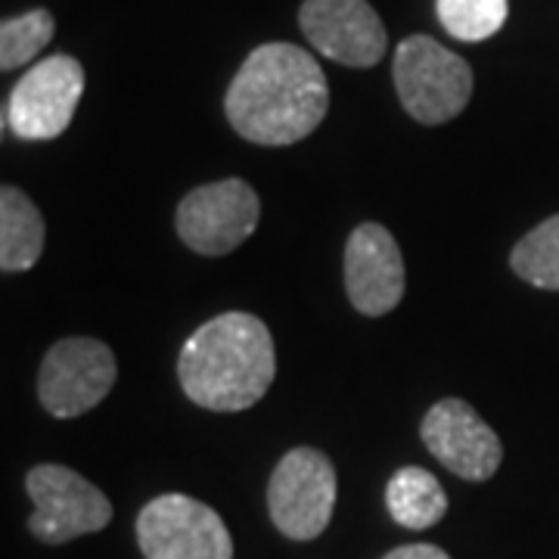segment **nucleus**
Here are the masks:
<instances>
[{
    "instance_id": "nucleus-1",
    "label": "nucleus",
    "mask_w": 559,
    "mask_h": 559,
    "mask_svg": "<svg viewBox=\"0 0 559 559\" xmlns=\"http://www.w3.org/2000/svg\"><path fill=\"white\" fill-rule=\"evenodd\" d=\"M330 109L318 60L296 44H261L234 75L224 112L230 128L259 146H293L314 134Z\"/></svg>"
},
{
    "instance_id": "nucleus-2",
    "label": "nucleus",
    "mask_w": 559,
    "mask_h": 559,
    "mask_svg": "<svg viewBox=\"0 0 559 559\" xmlns=\"http://www.w3.org/2000/svg\"><path fill=\"white\" fill-rule=\"evenodd\" d=\"M277 373V352L264 320L227 311L205 320L183 342L178 380L183 395L215 414H237L259 404Z\"/></svg>"
},
{
    "instance_id": "nucleus-3",
    "label": "nucleus",
    "mask_w": 559,
    "mask_h": 559,
    "mask_svg": "<svg viewBox=\"0 0 559 559\" xmlns=\"http://www.w3.org/2000/svg\"><path fill=\"white\" fill-rule=\"evenodd\" d=\"M392 79L404 112L419 124H444L457 119L473 97L469 62L429 35L401 40L392 62Z\"/></svg>"
},
{
    "instance_id": "nucleus-4",
    "label": "nucleus",
    "mask_w": 559,
    "mask_h": 559,
    "mask_svg": "<svg viewBox=\"0 0 559 559\" xmlns=\"http://www.w3.org/2000/svg\"><path fill=\"white\" fill-rule=\"evenodd\" d=\"M336 466L318 448H293L267 481V510L280 535L314 540L336 510Z\"/></svg>"
},
{
    "instance_id": "nucleus-5",
    "label": "nucleus",
    "mask_w": 559,
    "mask_h": 559,
    "mask_svg": "<svg viewBox=\"0 0 559 559\" xmlns=\"http://www.w3.org/2000/svg\"><path fill=\"white\" fill-rule=\"evenodd\" d=\"M25 491L35 503L28 532L40 544H69L81 535H94L112 522V503L94 481L60 463H40L28 473Z\"/></svg>"
},
{
    "instance_id": "nucleus-6",
    "label": "nucleus",
    "mask_w": 559,
    "mask_h": 559,
    "mask_svg": "<svg viewBox=\"0 0 559 559\" xmlns=\"http://www.w3.org/2000/svg\"><path fill=\"white\" fill-rule=\"evenodd\" d=\"M119 380L112 348L100 340L72 336L50 345L38 370L40 407L50 417L72 419L94 411Z\"/></svg>"
},
{
    "instance_id": "nucleus-7",
    "label": "nucleus",
    "mask_w": 559,
    "mask_h": 559,
    "mask_svg": "<svg viewBox=\"0 0 559 559\" xmlns=\"http://www.w3.org/2000/svg\"><path fill=\"white\" fill-rule=\"evenodd\" d=\"M146 559H234V538L218 513L190 495H159L138 516Z\"/></svg>"
},
{
    "instance_id": "nucleus-8",
    "label": "nucleus",
    "mask_w": 559,
    "mask_h": 559,
    "mask_svg": "<svg viewBox=\"0 0 559 559\" xmlns=\"http://www.w3.org/2000/svg\"><path fill=\"white\" fill-rule=\"evenodd\" d=\"M261 221V200L252 183L224 178L190 190L178 205V237L187 249L218 259L255 234Z\"/></svg>"
},
{
    "instance_id": "nucleus-9",
    "label": "nucleus",
    "mask_w": 559,
    "mask_h": 559,
    "mask_svg": "<svg viewBox=\"0 0 559 559\" xmlns=\"http://www.w3.org/2000/svg\"><path fill=\"white\" fill-rule=\"evenodd\" d=\"M84 94V69L75 57L57 53L22 75L7 97V128L20 140H57L72 124Z\"/></svg>"
},
{
    "instance_id": "nucleus-10",
    "label": "nucleus",
    "mask_w": 559,
    "mask_h": 559,
    "mask_svg": "<svg viewBox=\"0 0 559 559\" xmlns=\"http://www.w3.org/2000/svg\"><path fill=\"white\" fill-rule=\"evenodd\" d=\"M419 439L444 469L466 481H488L503 460L498 432L460 399H441L419 423Z\"/></svg>"
},
{
    "instance_id": "nucleus-11",
    "label": "nucleus",
    "mask_w": 559,
    "mask_h": 559,
    "mask_svg": "<svg viewBox=\"0 0 559 559\" xmlns=\"http://www.w3.org/2000/svg\"><path fill=\"white\" fill-rule=\"evenodd\" d=\"M299 25L318 53L352 69L377 66L389 47L380 13L367 0H305Z\"/></svg>"
},
{
    "instance_id": "nucleus-12",
    "label": "nucleus",
    "mask_w": 559,
    "mask_h": 559,
    "mask_svg": "<svg viewBox=\"0 0 559 559\" xmlns=\"http://www.w3.org/2000/svg\"><path fill=\"white\" fill-rule=\"evenodd\" d=\"M404 259L382 224H358L345 242V289L364 318H382L404 299Z\"/></svg>"
},
{
    "instance_id": "nucleus-13",
    "label": "nucleus",
    "mask_w": 559,
    "mask_h": 559,
    "mask_svg": "<svg viewBox=\"0 0 559 559\" xmlns=\"http://www.w3.org/2000/svg\"><path fill=\"white\" fill-rule=\"evenodd\" d=\"M44 252V218L38 205L20 187L0 190V271L22 274L38 264Z\"/></svg>"
},
{
    "instance_id": "nucleus-14",
    "label": "nucleus",
    "mask_w": 559,
    "mask_h": 559,
    "mask_svg": "<svg viewBox=\"0 0 559 559\" xmlns=\"http://www.w3.org/2000/svg\"><path fill=\"white\" fill-rule=\"evenodd\" d=\"M385 507L404 528H432L448 513V495L441 481L423 466H404L385 485Z\"/></svg>"
},
{
    "instance_id": "nucleus-15",
    "label": "nucleus",
    "mask_w": 559,
    "mask_h": 559,
    "mask_svg": "<svg viewBox=\"0 0 559 559\" xmlns=\"http://www.w3.org/2000/svg\"><path fill=\"white\" fill-rule=\"evenodd\" d=\"M510 267L525 283L559 293V215L540 221L535 230H528L516 242L510 255Z\"/></svg>"
},
{
    "instance_id": "nucleus-16",
    "label": "nucleus",
    "mask_w": 559,
    "mask_h": 559,
    "mask_svg": "<svg viewBox=\"0 0 559 559\" xmlns=\"http://www.w3.org/2000/svg\"><path fill=\"white\" fill-rule=\"evenodd\" d=\"M436 13L451 38L479 44L503 28L510 0H436Z\"/></svg>"
},
{
    "instance_id": "nucleus-17",
    "label": "nucleus",
    "mask_w": 559,
    "mask_h": 559,
    "mask_svg": "<svg viewBox=\"0 0 559 559\" xmlns=\"http://www.w3.org/2000/svg\"><path fill=\"white\" fill-rule=\"evenodd\" d=\"M57 32V22L47 10H32L0 25V69L13 72L25 62H32L50 44Z\"/></svg>"
},
{
    "instance_id": "nucleus-18",
    "label": "nucleus",
    "mask_w": 559,
    "mask_h": 559,
    "mask_svg": "<svg viewBox=\"0 0 559 559\" xmlns=\"http://www.w3.org/2000/svg\"><path fill=\"white\" fill-rule=\"evenodd\" d=\"M382 559H451L441 547L436 544H404V547H395L392 554H385Z\"/></svg>"
}]
</instances>
